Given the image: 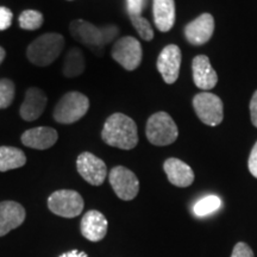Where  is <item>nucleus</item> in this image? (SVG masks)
<instances>
[{"label": "nucleus", "instance_id": "nucleus-1", "mask_svg": "<svg viewBox=\"0 0 257 257\" xmlns=\"http://www.w3.org/2000/svg\"><path fill=\"white\" fill-rule=\"evenodd\" d=\"M101 138L108 146L131 150L138 143L137 125L133 118L117 112L106 119L101 131Z\"/></svg>", "mask_w": 257, "mask_h": 257}, {"label": "nucleus", "instance_id": "nucleus-2", "mask_svg": "<svg viewBox=\"0 0 257 257\" xmlns=\"http://www.w3.org/2000/svg\"><path fill=\"white\" fill-rule=\"evenodd\" d=\"M69 30L76 41L88 47L96 55H101L104 47L113 41L119 32L118 28L114 25L98 28L83 19L73 21L70 23Z\"/></svg>", "mask_w": 257, "mask_h": 257}, {"label": "nucleus", "instance_id": "nucleus-3", "mask_svg": "<svg viewBox=\"0 0 257 257\" xmlns=\"http://www.w3.org/2000/svg\"><path fill=\"white\" fill-rule=\"evenodd\" d=\"M64 48V38L61 34L49 32L37 37L28 47L27 56L37 67L50 66L61 55Z\"/></svg>", "mask_w": 257, "mask_h": 257}, {"label": "nucleus", "instance_id": "nucleus-4", "mask_svg": "<svg viewBox=\"0 0 257 257\" xmlns=\"http://www.w3.org/2000/svg\"><path fill=\"white\" fill-rule=\"evenodd\" d=\"M89 108V100L81 92H68L57 102L53 117L60 124H73L85 117Z\"/></svg>", "mask_w": 257, "mask_h": 257}, {"label": "nucleus", "instance_id": "nucleus-5", "mask_svg": "<svg viewBox=\"0 0 257 257\" xmlns=\"http://www.w3.org/2000/svg\"><path fill=\"white\" fill-rule=\"evenodd\" d=\"M146 135L148 141L154 146L165 147L178 140L179 128L167 112L160 111L148 119Z\"/></svg>", "mask_w": 257, "mask_h": 257}, {"label": "nucleus", "instance_id": "nucleus-6", "mask_svg": "<svg viewBox=\"0 0 257 257\" xmlns=\"http://www.w3.org/2000/svg\"><path fill=\"white\" fill-rule=\"evenodd\" d=\"M193 107L199 119L208 126H217L223 121V101L219 96L213 93H199L193 98Z\"/></svg>", "mask_w": 257, "mask_h": 257}, {"label": "nucleus", "instance_id": "nucleus-7", "mask_svg": "<svg viewBox=\"0 0 257 257\" xmlns=\"http://www.w3.org/2000/svg\"><path fill=\"white\" fill-rule=\"evenodd\" d=\"M83 199L80 193L72 189H61L54 192L48 199V207L56 216L75 218L83 211Z\"/></svg>", "mask_w": 257, "mask_h": 257}, {"label": "nucleus", "instance_id": "nucleus-8", "mask_svg": "<svg viewBox=\"0 0 257 257\" xmlns=\"http://www.w3.org/2000/svg\"><path fill=\"white\" fill-rule=\"evenodd\" d=\"M111 56L126 70H135L143 59V50L140 41L135 37H121L113 44Z\"/></svg>", "mask_w": 257, "mask_h": 257}, {"label": "nucleus", "instance_id": "nucleus-9", "mask_svg": "<svg viewBox=\"0 0 257 257\" xmlns=\"http://www.w3.org/2000/svg\"><path fill=\"white\" fill-rule=\"evenodd\" d=\"M108 180L117 197L128 201L137 197L140 191V181L136 174L123 166H117L108 174Z\"/></svg>", "mask_w": 257, "mask_h": 257}, {"label": "nucleus", "instance_id": "nucleus-10", "mask_svg": "<svg viewBox=\"0 0 257 257\" xmlns=\"http://www.w3.org/2000/svg\"><path fill=\"white\" fill-rule=\"evenodd\" d=\"M76 168L83 180L93 186H100L107 176V167L105 162L91 153L80 154L76 160Z\"/></svg>", "mask_w": 257, "mask_h": 257}, {"label": "nucleus", "instance_id": "nucleus-11", "mask_svg": "<svg viewBox=\"0 0 257 257\" xmlns=\"http://www.w3.org/2000/svg\"><path fill=\"white\" fill-rule=\"evenodd\" d=\"M181 50L176 44H168L160 53L157 59V69L166 83L173 85L179 78L181 67Z\"/></svg>", "mask_w": 257, "mask_h": 257}, {"label": "nucleus", "instance_id": "nucleus-12", "mask_svg": "<svg viewBox=\"0 0 257 257\" xmlns=\"http://www.w3.org/2000/svg\"><path fill=\"white\" fill-rule=\"evenodd\" d=\"M214 32V18L210 14H202L186 25L185 36L193 46H202L212 38Z\"/></svg>", "mask_w": 257, "mask_h": 257}, {"label": "nucleus", "instance_id": "nucleus-13", "mask_svg": "<svg viewBox=\"0 0 257 257\" xmlns=\"http://www.w3.org/2000/svg\"><path fill=\"white\" fill-rule=\"evenodd\" d=\"M193 80L195 86L202 91H210L216 87L218 75L206 55H198L192 62Z\"/></svg>", "mask_w": 257, "mask_h": 257}, {"label": "nucleus", "instance_id": "nucleus-14", "mask_svg": "<svg viewBox=\"0 0 257 257\" xmlns=\"http://www.w3.org/2000/svg\"><path fill=\"white\" fill-rule=\"evenodd\" d=\"M47 102V95L41 88L30 87L25 92L24 100L19 110L21 117L27 121L36 120L46 110Z\"/></svg>", "mask_w": 257, "mask_h": 257}, {"label": "nucleus", "instance_id": "nucleus-15", "mask_svg": "<svg viewBox=\"0 0 257 257\" xmlns=\"http://www.w3.org/2000/svg\"><path fill=\"white\" fill-rule=\"evenodd\" d=\"M107 219L101 212L96 210H91L86 212L82 217L80 230L82 236L91 242H99L107 233Z\"/></svg>", "mask_w": 257, "mask_h": 257}, {"label": "nucleus", "instance_id": "nucleus-16", "mask_svg": "<svg viewBox=\"0 0 257 257\" xmlns=\"http://www.w3.org/2000/svg\"><path fill=\"white\" fill-rule=\"evenodd\" d=\"M25 220V208L16 201L0 202V237L17 229Z\"/></svg>", "mask_w": 257, "mask_h": 257}, {"label": "nucleus", "instance_id": "nucleus-17", "mask_svg": "<svg viewBox=\"0 0 257 257\" xmlns=\"http://www.w3.org/2000/svg\"><path fill=\"white\" fill-rule=\"evenodd\" d=\"M59 134L55 128L50 126H38L29 128L22 135V143L25 147L37 150L49 149L57 142Z\"/></svg>", "mask_w": 257, "mask_h": 257}, {"label": "nucleus", "instance_id": "nucleus-18", "mask_svg": "<svg viewBox=\"0 0 257 257\" xmlns=\"http://www.w3.org/2000/svg\"><path fill=\"white\" fill-rule=\"evenodd\" d=\"M163 169H165L168 181L176 187H188L194 181L193 169L184 161L175 159V157L166 160Z\"/></svg>", "mask_w": 257, "mask_h": 257}, {"label": "nucleus", "instance_id": "nucleus-19", "mask_svg": "<svg viewBox=\"0 0 257 257\" xmlns=\"http://www.w3.org/2000/svg\"><path fill=\"white\" fill-rule=\"evenodd\" d=\"M153 15L156 28L161 32H168L175 23L174 0H153Z\"/></svg>", "mask_w": 257, "mask_h": 257}, {"label": "nucleus", "instance_id": "nucleus-20", "mask_svg": "<svg viewBox=\"0 0 257 257\" xmlns=\"http://www.w3.org/2000/svg\"><path fill=\"white\" fill-rule=\"evenodd\" d=\"M27 163V156L15 147H0V172L17 169Z\"/></svg>", "mask_w": 257, "mask_h": 257}, {"label": "nucleus", "instance_id": "nucleus-21", "mask_svg": "<svg viewBox=\"0 0 257 257\" xmlns=\"http://www.w3.org/2000/svg\"><path fill=\"white\" fill-rule=\"evenodd\" d=\"M86 68L85 57L79 48H72L64 59L62 73L66 78H76L81 75Z\"/></svg>", "mask_w": 257, "mask_h": 257}, {"label": "nucleus", "instance_id": "nucleus-22", "mask_svg": "<svg viewBox=\"0 0 257 257\" xmlns=\"http://www.w3.org/2000/svg\"><path fill=\"white\" fill-rule=\"evenodd\" d=\"M221 206V200L217 195H207V197L200 199L195 202L193 212L197 217H205L219 210Z\"/></svg>", "mask_w": 257, "mask_h": 257}, {"label": "nucleus", "instance_id": "nucleus-23", "mask_svg": "<svg viewBox=\"0 0 257 257\" xmlns=\"http://www.w3.org/2000/svg\"><path fill=\"white\" fill-rule=\"evenodd\" d=\"M43 15L36 10H25L19 16V27L24 30H37L43 24Z\"/></svg>", "mask_w": 257, "mask_h": 257}, {"label": "nucleus", "instance_id": "nucleus-24", "mask_svg": "<svg viewBox=\"0 0 257 257\" xmlns=\"http://www.w3.org/2000/svg\"><path fill=\"white\" fill-rule=\"evenodd\" d=\"M131 23L134 28L136 29L138 35L143 38L144 41H152L154 38V30L152 24L147 21L146 18L141 15H128Z\"/></svg>", "mask_w": 257, "mask_h": 257}, {"label": "nucleus", "instance_id": "nucleus-25", "mask_svg": "<svg viewBox=\"0 0 257 257\" xmlns=\"http://www.w3.org/2000/svg\"><path fill=\"white\" fill-rule=\"evenodd\" d=\"M16 94L15 83L10 79L0 80V110L8 108L12 104Z\"/></svg>", "mask_w": 257, "mask_h": 257}, {"label": "nucleus", "instance_id": "nucleus-26", "mask_svg": "<svg viewBox=\"0 0 257 257\" xmlns=\"http://www.w3.org/2000/svg\"><path fill=\"white\" fill-rule=\"evenodd\" d=\"M14 14L5 6H0V31H5L11 27Z\"/></svg>", "mask_w": 257, "mask_h": 257}, {"label": "nucleus", "instance_id": "nucleus-27", "mask_svg": "<svg viewBox=\"0 0 257 257\" xmlns=\"http://www.w3.org/2000/svg\"><path fill=\"white\" fill-rule=\"evenodd\" d=\"M231 257H255V256H253L252 250L248 244L239 242L234 245L232 253H231Z\"/></svg>", "mask_w": 257, "mask_h": 257}, {"label": "nucleus", "instance_id": "nucleus-28", "mask_svg": "<svg viewBox=\"0 0 257 257\" xmlns=\"http://www.w3.org/2000/svg\"><path fill=\"white\" fill-rule=\"evenodd\" d=\"M144 8L143 0H127L128 15H141Z\"/></svg>", "mask_w": 257, "mask_h": 257}, {"label": "nucleus", "instance_id": "nucleus-29", "mask_svg": "<svg viewBox=\"0 0 257 257\" xmlns=\"http://www.w3.org/2000/svg\"><path fill=\"white\" fill-rule=\"evenodd\" d=\"M248 167L252 176H255L257 179V142L255 143V146L252 147L251 153H250V156L248 160Z\"/></svg>", "mask_w": 257, "mask_h": 257}, {"label": "nucleus", "instance_id": "nucleus-30", "mask_svg": "<svg viewBox=\"0 0 257 257\" xmlns=\"http://www.w3.org/2000/svg\"><path fill=\"white\" fill-rule=\"evenodd\" d=\"M250 117L253 126L257 127V91L253 93L251 100H250Z\"/></svg>", "mask_w": 257, "mask_h": 257}, {"label": "nucleus", "instance_id": "nucleus-31", "mask_svg": "<svg viewBox=\"0 0 257 257\" xmlns=\"http://www.w3.org/2000/svg\"><path fill=\"white\" fill-rule=\"evenodd\" d=\"M59 257H89L87 253L83 252V251H80V250H70V251H67L62 253V255L59 256Z\"/></svg>", "mask_w": 257, "mask_h": 257}, {"label": "nucleus", "instance_id": "nucleus-32", "mask_svg": "<svg viewBox=\"0 0 257 257\" xmlns=\"http://www.w3.org/2000/svg\"><path fill=\"white\" fill-rule=\"evenodd\" d=\"M5 56H6L5 49H4V48H2V47H0V64L3 63V61H4Z\"/></svg>", "mask_w": 257, "mask_h": 257}, {"label": "nucleus", "instance_id": "nucleus-33", "mask_svg": "<svg viewBox=\"0 0 257 257\" xmlns=\"http://www.w3.org/2000/svg\"><path fill=\"white\" fill-rule=\"evenodd\" d=\"M143 3H144V6H146V4H147V0H143Z\"/></svg>", "mask_w": 257, "mask_h": 257}]
</instances>
